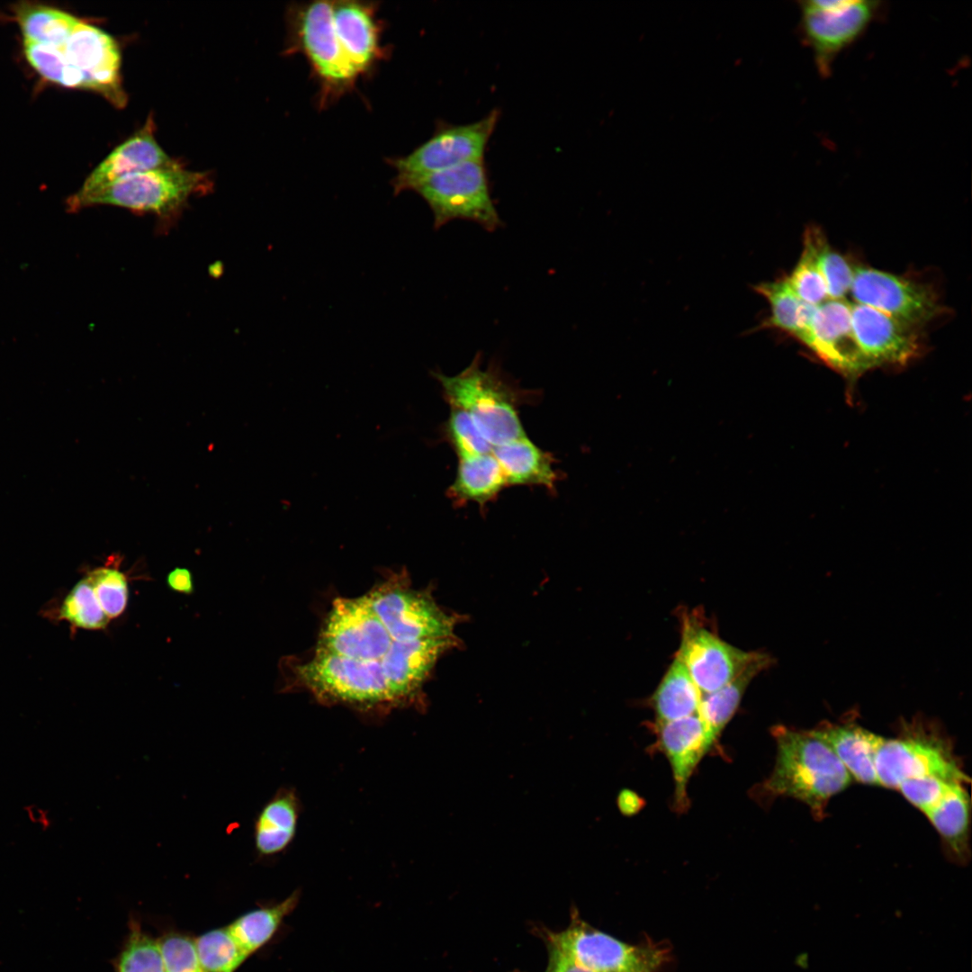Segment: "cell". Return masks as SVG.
<instances>
[{
	"label": "cell",
	"mask_w": 972,
	"mask_h": 972,
	"mask_svg": "<svg viewBox=\"0 0 972 972\" xmlns=\"http://www.w3.org/2000/svg\"><path fill=\"white\" fill-rule=\"evenodd\" d=\"M477 353L468 367L454 376L433 372L451 407L464 410L483 437L493 446L526 436L513 388L496 365L481 367Z\"/></svg>",
	"instance_id": "3957f363"
},
{
	"label": "cell",
	"mask_w": 972,
	"mask_h": 972,
	"mask_svg": "<svg viewBox=\"0 0 972 972\" xmlns=\"http://www.w3.org/2000/svg\"><path fill=\"white\" fill-rule=\"evenodd\" d=\"M451 640L394 638L364 595L333 603L312 657L297 682L323 701L362 707L403 705L416 698Z\"/></svg>",
	"instance_id": "6da1fadb"
},
{
	"label": "cell",
	"mask_w": 972,
	"mask_h": 972,
	"mask_svg": "<svg viewBox=\"0 0 972 972\" xmlns=\"http://www.w3.org/2000/svg\"><path fill=\"white\" fill-rule=\"evenodd\" d=\"M116 972H165L157 940L132 921L129 937L116 964Z\"/></svg>",
	"instance_id": "836d02e7"
},
{
	"label": "cell",
	"mask_w": 972,
	"mask_h": 972,
	"mask_svg": "<svg viewBox=\"0 0 972 972\" xmlns=\"http://www.w3.org/2000/svg\"><path fill=\"white\" fill-rule=\"evenodd\" d=\"M507 485L502 470L491 452L459 458L456 474L447 494L458 502L473 501L483 506L495 499Z\"/></svg>",
	"instance_id": "cb8c5ba5"
},
{
	"label": "cell",
	"mask_w": 972,
	"mask_h": 972,
	"mask_svg": "<svg viewBox=\"0 0 972 972\" xmlns=\"http://www.w3.org/2000/svg\"><path fill=\"white\" fill-rule=\"evenodd\" d=\"M549 968L547 972H592L576 964L557 949L550 946Z\"/></svg>",
	"instance_id": "b9f144b4"
},
{
	"label": "cell",
	"mask_w": 972,
	"mask_h": 972,
	"mask_svg": "<svg viewBox=\"0 0 972 972\" xmlns=\"http://www.w3.org/2000/svg\"><path fill=\"white\" fill-rule=\"evenodd\" d=\"M500 115V110L494 108L469 123L438 122L433 135L412 152L388 159L397 173L392 181L394 194L408 190L411 184L428 175L465 162L484 160Z\"/></svg>",
	"instance_id": "ba28073f"
},
{
	"label": "cell",
	"mask_w": 972,
	"mask_h": 972,
	"mask_svg": "<svg viewBox=\"0 0 972 972\" xmlns=\"http://www.w3.org/2000/svg\"><path fill=\"white\" fill-rule=\"evenodd\" d=\"M881 8L878 1L799 2L800 34L822 76H829L838 55L863 35Z\"/></svg>",
	"instance_id": "9c48e42d"
},
{
	"label": "cell",
	"mask_w": 972,
	"mask_h": 972,
	"mask_svg": "<svg viewBox=\"0 0 972 972\" xmlns=\"http://www.w3.org/2000/svg\"><path fill=\"white\" fill-rule=\"evenodd\" d=\"M378 3L356 0L332 2L334 27L340 45L357 75L371 73L388 52L382 46Z\"/></svg>",
	"instance_id": "ac0fdd59"
},
{
	"label": "cell",
	"mask_w": 972,
	"mask_h": 972,
	"mask_svg": "<svg viewBox=\"0 0 972 972\" xmlns=\"http://www.w3.org/2000/svg\"><path fill=\"white\" fill-rule=\"evenodd\" d=\"M958 783L933 776H926L907 779L897 789L901 791L906 800L925 814Z\"/></svg>",
	"instance_id": "f35d334b"
},
{
	"label": "cell",
	"mask_w": 972,
	"mask_h": 972,
	"mask_svg": "<svg viewBox=\"0 0 972 972\" xmlns=\"http://www.w3.org/2000/svg\"><path fill=\"white\" fill-rule=\"evenodd\" d=\"M616 804L622 814L631 816L641 811L644 800L636 792L625 788L618 793Z\"/></svg>",
	"instance_id": "60d3db41"
},
{
	"label": "cell",
	"mask_w": 972,
	"mask_h": 972,
	"mask_svg": "<svg viewBox=\"0 0 972 972\" xmlns=\"http://www.w3.org/2000/svg\"><path fill=\"white\" fill-rule=\"evenodd\" d=\"M549 939L550 946L592 972H654L662 960L658 950L628 945L582 922Z\"/></svg>",
	"instance_id": "4fadbf2b"
},
{
	"label": "cell",
	"mask_w": 972,
	"mask_h": 972,
	"mask_svg": "<svg viewBox=\"0 0 972 972\" xmlns=\"http://www.w3.org/2000/svg\"><path fill=\"white\" fill-rule=\"evenodd\" d=\"M755 291L767 300L770 308V314L760 328L786 332L808 347L816 306L802 301L789 286L787 277L761 283L755 286Z\"/></svg>",
	"instance_id": "7402d4cb"
},
{
	"label": "cell",
	"mask_w": 972,
	"mask_h": 972,
	"mask_svg": "<svg viewBox=\"0 0 972 972\" xmlns=\"http://www.w3.org/2000/svg\"><path fill=\"white\" fill-rule=\"evenodd\" d=\"M62 48L68 63L82 77L83 88L100 93L118 108L126 104L121 52L111 35L79 21Z\"/></svg>",
	"instance_id": "5bb4252c"
},
{
	"label": "cell",
	"mask_w": 972,
	"mask_h": 972,
	"mask_svg": "<svg viewBox=\"0 0 972 972\" xmlns=\"http://www.w3.org/2000/svg\"><path fill=\"white\" fill-rule=\"evenodd\" d=\"M299 894L293 893L283 902L270 907H262L250 911L228 926L231 935L249 956L266 942L276 932L284 918L296 906Z\"/></svg>",
	"instance_id": "f1b7e54d"
},
{
	"label": "cell",
	"mask_w": 972,
	"mask_h": 972,
	"mask_svg": "<svg viewBox=\"0 0 972 972\" xmlns=\"http://www.w3.org/2000/svg\"><path fill=\"white\" fill-rule=\"evenodd\" d=\"M24 40L62 46L80 21L58 9L21 2L14 7Z\"/></svg>",
	"instance_id": "83f0119b"
},
{
	"label": "cell",
	"mask_w": 972,
	"mask_h": 972,
	"mask_svg": "<svg viewBox=\"0 0 972 972\" xmlns=\"http://www.w3.org/2000/svg\"><path fill=\"white\" fill-rule=\"evenodd\" d=\"M195 944L202 972H234L248 957L228 927L200 935Z\"/></svg>",
	"instance_id": "4dcf8cb0"
},
{
	"label": "cell",
	"mask_w": 972,
	"mask_h": 972,
	"mask_svg": "<svg viewBox=\"0 0 972 972\" xmlns=\"http://www.w3.org/2000/svg\"><path fill=\"white\" fill-rule=\"evenodd\" d=\"M702 693L687 669L675 655L649 699L655 723H664L698 714Z\"/></svg>",
	"instance_id": "603a6c76"
},
{
	"label": "cell",
	"mask_w": 972,
	"mask_h": 972,
	"mask_svg": "<svg viewBox=\"0 0 972 972\" xmlns=\"http://www.w3.org/2000/svg\"><path fill=\"white\" fill-rule=\"evenodd\" d=\"M771 734L777 744L775 765L770 775L754 788V797L768 804L778 796L792 797L822 819L829 800L850 785V775L828 745L809 730L776 725Z\"/></svg>",
	"instance_id": "7a4b0ae2"
},
{
	"label": "cell",
	"mask_w": 972,
	"mask_h": 972,
	"mask_svg": "<svg viewBox=\"0 0 972 972\" xmlns=\"http://www.w3.org/2000/svg\"><path fill=\"white\" fill-rule=\"evenodd\" d=\"M680 622V643L676 656L702 694L711 693L730 682L760 652L743 651L722 640L697 613L683 611Z\"/></svg>",
	"instance_id": "8fae6325"
},
{
	"label": "cell",
	"mask_w": 972,
	"mask_h": 972,
	"mask_svg": "<svg viewBox=\"0 0 972 972\" xmlns=\"http://www.w3.org/2000/svg\"><path fill=\"white\" fill-rule=\"evenodd\" d=\"M817 262L829 299L843 300L850 291L854 268L842 254L829 246L821 232L817 238Z\"/></svg>",
	"instance_id": "8d00e7d4"
},
{
	"label": "cell",
	"mask_w": 972,
	"mask_h": 972,
	"mask_svg": "<svg viewBox=\"0 0 972 972\" xmlns=\"http://www.w3.org/2000/svg\"><path fill=\"white\" fill-rule=\"evenodd\" d=\"M60 616L74 626L88 630L104 629L111 620L103 610L87 576L68 594L60 609Z\"/></svg>",
	"instance_id": "1f68e13d"
},
{
	"label": "cell",
	"mask_w": 972,
	"mask_h": 972,
	"mask_svg": "<svg viewBox=\"0 0 972 972\" xmlns=\"http://www.w3.org/2000/svg\"><path fill=\"white\" fill-rule=\"evenodd\" d=\"M809 732L828 745L851 778L862 784L878 785L875 759L884 737L850 720L822 722Z\"/></svg>",
	"instance_id": "ffe728a7"
},
{
	"label": "cell",
	"mask_w": 972,
	"mask_h": 972,
	"mask_svg": "<svg viewBox=\"0 0 972 972\" xmlns=\"http://www.w3.org/2000/svg\"><path fill=\"white\" fill-rule=\"evenodd\" d=\"M652 750L668 760L674 781L673 807L683 813L689 806L687 787L702 758L717 739L696 714L664 723H653Z\"/></svg>",
	"instance_id": "2e32d148"
},
{
	"label": "cell",
	"mask_w": 972,
	"mask_h": 972,
	"mask_svg": "<svg viewBox=\"0 0 972 972\" xmlns=\"http://www.w3.org/2000/svg\"><path fill=\"white\" fill-rule=\"evenodd\" d=\"M364 597L399 641H454V619L426 592L412 589L403 572L387 577Z\"/></svg>",
	"instance_id": "30bf717a"
},
{
	"label": "cell",
	"mask_w": 972,
	"mask_h": 972,
	"mask_svg": "<svg viewBox=\"0 0 972 972\" xmlns=\"http://www.w3.org/2000/svg\"><path fill=\"white\" fill-rule=\"evenodd\" d=\"M878 785L896 788L905 780L933 776L966 784L969 778L940 728L923 719L904 722L898 735L884 738L875 759Z\"/></svg>",
	"instance_id": "5b68a950"
},
{
	"label": "cell",
	"mask_w": 972,
	"mask_h": 972,
	"mask_svg": "<svg viewBox=\"0 0 972 972\" xmlns=\"http://www.w3.org/2000/svg\"><path fill=\"white\" fill-rule=\"evenodd\" d=\"M445 434L459 458L492 452L493 446L483 437L471 417L461 409L451 407L445 424Z\"/></svg>",
	"instance_id": "d590c367"
},
{
	"label": "cell",
	"mask_w": 972,
	"mask_h": 972,
	"mask_svg": "<svg viewBox=\"0 0 972 972\" xmlns=\"http://www.w3.org/2000/svg\"><path fill=\"white\" fill-rule=\"evenodd\" d=\"M851 326L872 368L905 365L920 353L916 328L871 307L851 304Z\"/></svg>",
	"instance_id": "e0dca14e"
},
{
	"label": "cell",
	"mask_w": 972,
	"mask_h": 972,
	"mask_svg": "<svg viewBox=\"0 0 972 972\" xmlns=\"http://www.w3.org/2000/svg\"><path fill=\"white\" fill-rule=\"evenodd\" d=\"M207 174L189 171L179 164L122 177L86 194L76 193L68 201L71 212L112 205L135 212L168 216L194 194L209 187Z\"/></svg>",
	"instance_id": "8992f818"
},
{
	"label": "cell",
	"mask_w": 972,
	"mask_h": 972,
	"mask_svg": "<svg viewBox=\"0 0 972 972\" xmlns=\"http://www.w3.org/2000/svg\"><path fill=\"white\" fill-rule=\"evenodd\" d=\"M95 596L110 618L121 616L128 604L129 587L126 576L118 567L96 568L87 574Z\"/></svg>",
	"instance_id": "e575fe53"
},
{
	"label": "cell",
	"mask_w": 972,
	"mask_h": 972,
	"mask_svg": "<svg viewBox=\"0 0 972 972\" xmlns=\"http://www.w3.org/2000/svg\"><path fill=\"white\" fill-rule=\"evenodd\" d=\"M149 116L145 125L116 147L87 176L77 192L86 194L122 177L177 163L158 145Z\"/></svg>",
	"instance_id": "d6986e66"
},
{
	"label": "cell",
	"mask_w": 972,
	"mask_h": 972,
	"mask_svg": "<svg viewBox=\"0 0 972 972\" xmlns=\"http://www.w3.org/2000/svg\"><path fill=\"white\" fill-rule=\"evenodd\" d=\"M969 796L964 784L958 783L925 814L950 857L962 862L969 857Z\"/></svg>",
	"instance_id": "484cf974"
},
{
	"label": "cell",
	"mask_w": 972,
	"mask_h": 972,
	"mask_svg": "<svg viewBox=\"0 0 972 972\" xmlns=\"http://www.w3.org/2000/svg\"><path fill=\"white\" fill-rule=\"evenodd\" d=\"M850 292L857 303L876 309L916 328L942 311L929 287L872 267L854 268Z\"/></svg>",
	"instance_id": "7c38bea8"
},
{
	"label": "cell",
	"mask_w": 972,
	"mask_h": 972,
	"mask_svg": "<svg viewBox=\"0 0 972 972\" xmlns=\"http://www.w3.org/2000/svg\"><path fill=\"white\" fill-rule=\"evenodd\" d=\"M165 972H202L195 939L169 932L157 940Z\"/></svg>",
	"instance_id": "74e56055"
},
{
	"label": "cell",
	"mask_w": 972,
	"mask_h": 972,
	"mask_svg": "<svg viewBox=\"0 0 972 972\" xmlns=\"http://www.w3.org/2000/svg\"><path fill=\"white\" fill-rule=\"evenodd\" d=\"M408 190L419 194L434 215L439 229L453 220H467L487 231L502 226L491 198L488 169L484 160L469 161L423 176Z\"/></svg>",
	"instance_id": "52a82bcc"
},
{
	"label": "cell",
	"mask_w": 972,
	"mask_h": 972,
	"mask_svg": "<svg viewBox=\"0 0 972 972\" xmlns=\"http://www.w3.org/2000/svg\"><path fill=\"white\" fill-rule=\"evenodd\" d=\"M166 584L174 591L189 595L194 592L191 572L186 568L176 567L166 576Z\"/></svg>",
	"instance_id": "ab89813d"
},
{
	"label": "cell",
	"mask_w": 972,
	"mask_h": 972,
	"mask_svg": "<svg viewBox=\"0 0 972 972\" xmlns=\"http://www.w3.org/2000/svg\"><path fill=\"white\" fill-rule=\"evenodd\" d=\"M508 485H536L549 490L555 488L558 474L554 459L527 436L493 447Z\"/></svg>",
	"instance_id": "44dd1931"
},
{
	"label": "cell",
	"mask_w": 972,
	"mask_h": 972,
	"mask_svg": "<svg viewBox=\"0 0 972 972\" xmlns=\"http://www.w3.org/2000/svg\"><path fill=\"white\" fill-rule=\"evenodd\" d=\"M299 806L293 792H278L261 810L255 824V845L262 856L283 851L292 841Z\"/></svg>",
	"instance_id": "4316f807"
},
{
	"label": "cell",
	"mask_w": 972,
	"mask_h": 972,
	"mask_svg": "<svg viewBox=\"0 0 972 972\" xmlns=\"http://www.w3.org/2000/svg\"><path fill=\"white\" fill-rule=\"evenodd\" d=\"M808 348L850 382L872 368L852 330L851 304L844 300L829 299L815 307Z\"/></svg>",
	"instance_id": "9a60e30c"
},
{
	"label": "cell",
	"mask_w": 972,
	"mask_h": 972,
	"mask_svg": "<svg viewBox=\"0 0 972 972\" xmlns=\"http://www.w3.org/2000/svg\"><path fill=\"white\" fill-rule=\"evenodd\" d=\"M772 663L769 653L760 652L730 682L711 693L702 694L698 715L716 739L736 713L752 680Z\"/></svg>",
	"instance_id": "d4e9b609"
},
{
	"label": "cell",
	"mask_w": 972,
	"mask_h": 972,
	"mask_svg": "<svg viewBox=\"0 0 972 972\" xmlns=\"http://www.w3.org/2000/svg\"><path fill=\"white\" fill-rule=\"evenodd\" d=\"M820 232L814 228L806 231L803 252L790 275L787 277L794 292L805 302L814 306L829 300L817 262V238Z\"/></svg>",
	"instance_id": "f546056e"
},
{
	"label": "cell",
	"mask_w": 972,
	"mask_h": 972,
	"mask_svg": "<svg viewBox=\"0 0 972 972\" xmlns=\"http://www.w3.org/2000/svg\"><path fill=\"white\" fill-rule=\"evenodd\" d=\"M287 54L302 53L320 85V106L353 89L359 77L338 38L332 2L293 4L287 13Z\"/></svg>",
	"instance_id": "277c9868"
},
{
	"label": "cell",
	"mask_w": 972,
	"mask_h": 972,
	"mask_svg": "<svg viewBox=\"0 0 972 972\" xmlns=\"http://www.w3.org/2000/svg\"><path fill=\"white\" fill-rule=\"evenodd\" d=\"M23 46L28 61L45 79L67 87L83 88L82 77L68 63L63 45L24 40Z\"/></svg>",
	"instance_id": "d6a6232c"
}]
</instances>
